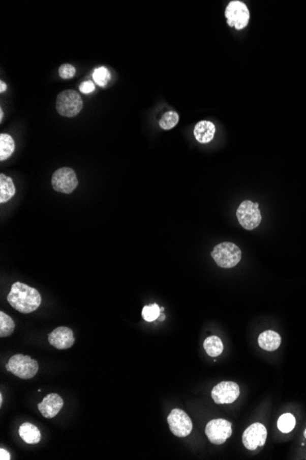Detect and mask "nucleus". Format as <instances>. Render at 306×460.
<instances>
[{
	"label": "nucleus",
	"instance_id": "a211bd4d",
	"mask_svg": "<svg viewBox=\"0 0 306 460\" xmlns=\"http://www.w3.org/2000/svg\"><path fill=\"white\" fill-rule=\"evenodd\" d=\"M15 142L10 135L2 133L0 135V161L10 158L14 153Z\"/></svg>",
	"mask_w": 306,
	"mask_h": 460
},
{
	"label": "nucleus",
	"instance_id": "f257e3e1",
	"mask_svg": "<svg viewBox=\"0 0 306 460\" xmlns=\"http://www.w3.org/2000/svg\"><path fill=\"white\" fill-rule=\"evenodd\" d=\"M11 306L21 313L35 312L42 303V296L37 289L21 282H15L7 297Z\"/></svg>",
	"mask_w": 306,
	"mask_h": 460
},
{
	"label": "nucleus",
	"instance_id": "9b49d317",
	"mask_svg": "<svg viewBox=\"0 0 306 460\" xmlns=\"http://www.w3.org/2000/svg\"><path fill=\"white\" fill-rule=\"evenodd\" d=\"M267 440V429L262 423H252L242 436L243 445L249 450H256L258 446H263Z\"/></svg>",
	"mask_w": 306,
	"mask_h": 460
},
{
	"label": "nucleus",
	"instance_id": "f3484780",
	"mask_svg": "<svg viewBox=\"0 0 306 460\" xmlns=\"http://www.w3.org/2000/svg\"><path fill=\"white\" fill-rule=\"evenodd\" d=\"M16 193L14 183L12 178L7 177L4 174L0 175V202L5 203L13 198Z\"/></svg>",
	"mask_w": 306,
	"mask_h": 460
},
{
	"label": "nucleus",
	"instance_id": "20e7f679",
	"mask_svg": "<svg viewBox=\"0 0 306 460\" xmlns=\"http://www.w3.org/2000/svg\"><path fill=\"white\" fill-rule=\"evenodd\" d=\"M83 109V100L80 94L72 89L60 92L56 99V110L62 116L73 118Z\"/></svg>",
	"mask_w": 306,
	"mask_h": 460
},
{
	"label": "nucleus",
	"instance_id": "f8f14e48",
	"mask_svg": "<svg viewBox=\"0 0 306 460\" xmlns=\"http://www.w3.org/2000/svg\"><path fill=\"white\" fill-rule=\"evenodd\" d=\"M74 341L73 331L65 326H60L49 334V343L60 350L72 347Z\"/></svg>",
	"mask_w": 306,
	"mask_h": 460
},
{
	"label": "nucleus",
	"instance_id": "423d86ee",
	"mask_svg": "<svg viewBox=\"0 0 306 460\" xmlns=\"http://www.w3.org/2000/svg\"><path fill=\"white\" fill-rule=\"evenodd\" d=\"M225 16L227 18L228 26L235 27L238 31L246 28L251 17L250 10L246 4L238 0L231 1L227 5Z\"/></svg>",
	"mask_w": 306,
	"mask_h": 460
},
{
	"label": "nucleus",
	"instance_id": "6ab92c4d",
	"mask_svg": "<svg viewBox=\"0 0 306 460\" xmlns=\"http://www.w3.org/2000/svg\"><path fill=\"white\" fill-rule=\"evenodd\" d=\"M204 348L208 356L216 358L222 354L224 345L218 336L212 335L204 340Z\"/></svg>",
	"mask_w": 306,
	"mask_h": 460
},
{
	"label": "nucleus",
	"instance_id": "6e6552de",
	"mask_svg": "<svg viewBox=\"0 0 306 460\" xmlns=\"http://www.w3.org/2000/svg\"><path fill=\"white\" fill-rule=\"evenodd\" d=\"M205 435L215 445H222L232 435V423L225 419L210 421L205 427Z\"/></svg>",
	"mask_w": 306,
	"mask_h": 460
},
{
	"label": "nucleus",
	"instance_id": "9d476101",
	"mask_svg": "<svg viewBox=\"0 0 306 460\" xmlns=\"http://www.w3.org/2000/svg\"><path fill=\"white\" fill-rule=\"evenodd\" d=\"M212 398L217 404L233 403L240 395V390L233 381H223L213 387Z\"/></svg>",
	"mask_w": 306,
	"mask_h": 460
},
{
	"label": "nucleus",
	"instance_id": "cd10ccee",
	"mask_svg": "<svg viewBox=\"0 0 306 460\" xmlns=\"http://www.w3.org/2000/svg\"><path fill=\"white\" fill-rule=\"evenodd\" d=\"M6 89H7V86H6L5 83L3 81H0V92L1 93L5 92Z\"/></svg>",
	"mask_w": 306,
	"mask_h": 460
},
{
	"label": "nucleus",
	"instance_id": "4be33fe9",
	"mask_svg": "<svg viewBox=\"0 0 306 460\" xmlns=\"http://www.w3.org/2000/svg\"><path fill=\"white\" fill-rule=\"evenodd\" d=\"M295 423H296V421L292 414H283L278 420L279 430L285 434L292 432L293 428L295 427Z\"/></svg>",
	"mask_w": 306,
	"mask_h": 460
},
{
	"label": "nucleus",
	"instance_id": "0eeeda50",
	"mask_svg": "<svg viewBox=\"0 0 306 460\" xmlns=\"http://www.w3.org/2000/svg\"><path fill=\"white\" fill-rule=\"evenodd\" d=\"M51 185L57 192L71 194L78 186V179L72 168H60L53 173L51 177Z\"/></svg>",
	"mask_w": 306,
	"mask_h": 460
},
{
	"label": "nucleus",
	"instance_id": "c85d7f7f",
	"mask_svg": "<svg viewBox=\"0 0 306 460\" xmlns=\"http://www.w3.org/2000/svg\"><path fill=\"white\" fill-rule=\"evenodd\" d=\"M3 115H4L3 111H2V110H0V120H1V122H2V120H3Z\"/></svg>",
	"mask_w": 306,
	"mask_h": 460
},
{
	"label": "nucleus",
	"instance_id": "a878e982",
	"mask_svg": "<svg viewBox=\"0 0 306 460\" xmlns=\"http://www.w3.org/2000/svg\"><path fill=\"white\" fill-rule=\"evenodd\" d=\"M95 89H96V88H95V85H94L92 81H86V82H84V83H82V84L80 85L79 87L80 91L84 94L92 93L94 90H95Z\"/></svg>",
	"mask_w": 306,
	"mask_h": 460
},
{
	"label": "nucleus",
	"instance_id": "4468645a",
	"mask_svg": "<svg viewBox=\"0 0 306 460\" xmlns=\"http://www.w3.org/2000/svg\"><path fill=\"white\" fill-rule=\"evenodd\" d=\"M216 133V127L213 122L209 121H201L195 125L194 130L195 139L200 144H208L213 139Z\"/></svg>",
	"mask_w": 306,
	"mask_h": 460
},
{
	"label": "nucleus",
	"instance_id": "f03ea898",
	"mask_svg": "<svg viewBox=\"0 0 306 460\" xmlns=\"http://www.w3.org/2000/svg\"><path fill=\"white\" fill-rule=\"evenodd\" d=\"M211 255L215 262L223 268L234 267L241 260V251L233 242L219 243L215 247Z\"/></svg>",
	"mask_w": 306,
	"mask_h": 460
},
{
	"label": "nucleus",
	"instance_id": "c756f323",
	"mask_svg": "<svg viewBox=\"0 0 306 460\" xmlns=\"http://www.w3.org/2000/svg\"><path fill=\"white\" fill-rule=\"evenodd\" d=\"M303 436H304V437L306 438V429L304 430V432H303Z\"/></svg>",
	"mask_w": 306,
	"mask_h": 460
},
{
	"label": "nucleus",
	"instance_id": "7c9ffc66",
	"mask_svg": "<svg viewBox=\"0 0 306 460\" xmlns=\"http://www.w3.org/2000/svg\"><path fill=\"white\" fill-rule=\"evenodd\" d=\"M164 311V308H161V312H163Z\"/></svg>",
	"mask_w": 306,
	"mask_h": 460
},
{
	"label": "nucleus",
	"instance_id": "ddd939ff",
	"mask_svg": "<svg viewBox=\"0 0 306 460\" xmlns=\"http://www.w3.org/2000/svg\"><path fill=\"white\" fill-rule=\"evenodd\" d=\"M64 407V400L59 394L51 393L43 398L42 402L38 404V409L45 418L55 417Z\"/></svg>",
	"mask_w": 306,
	"mask_h": 460
},
{
	"label": "nucleus",
	"instance_id": "1a4fd4ad",
	"mask_svg": "<svg viewBox=\"0 0 306 460\" xmlns=\"http://www.w3.org/2000/svg\"><path fill=\"white\" fill-rule=\"evenodd\" d=\"M167 421L171 431L175 437H188L193 430L192 420L182 410H172L168 416Z\"/></svg>",
	"mask_w": 306,
	"mask_h": 460
},
{
	"label": "nucleus",
	"instance_id": "b1692460",
	"mask_svg": "<svg viewBox=\"0 0 306 460\" xmlns=\"http://www.w3.org/2000/svg\"><path fill=\"white\" fill-rule=\"evenodd\" d=\"M161 315V308L157 304H149L143 308L142 317L146 321H154Z\"/></svg>",
	"mask_w": 306,
	"mask_h": 460
},
{
	"label": "nucleus",
	"instance_id": "39448f33",
	"mask_svg": "<svg viewBox=\"0 0 306 460\" xmlns=\"http://www.w3.org/2000/svg\"><path fill=\"white\" fill-rule=\"evenodd\" d=\"M237 218L242 227L249 231L254 230L261 223V213L259 203L244 200L237 209Z\"/></svg>",
	"mask_w": 306,
	"mask_h": 460
},
{
	"label": "nucleus",
	"instance_id": "aec40b11",
	"mask_svg": "<svg viewBox=\"0 0 306 460\" xmlns=\"http://www.w3.org/2000/svg\"><path fill=\"white\" fill-rule=\"evenodd\" d=\"M15 322L11 317L4 312H0V337H8L13 334Z\"/></svg>",
	"mask_w": 306,
	"mask_h": 460
},
{
	"label": "nucleus",
	"instance_id": "7ed1b4c3",
	"mask_svg": "<svg viewBox=\"0 0 306 460\" xmlns=\"http://www.w3.org/2000/svg\"><path fill=\"white\" fill-rule=\"evenodd\" d=\"M6 369L22 380H29L37 374L39 364L29 356L18 354L10 358Z\"/></svg>",
	"mask_w": 306,
	"mask_h": 460
},
{
	"label": "nucleus",
	"instance_id": "bb28decb",
	"mask_svg": "<svg viewBox=\"0 0 306 460\" xmlns=\"http://www.w3.org/2000/svg\"><path fill=\"white\" fill-rule=\"evenodd\" d=\"M0 459L1 460H10V455L8 451L1 448L0 449Z\"/></svg>",
	"mask_w": 306,
	"mask_h": 460
},
{
	"label": "nucleus",
	"instance_id": "393cba45",
	"mask_svg": "<svg viewBox=\"0 0 306 460\" xmlns=\"http://www.w3.org/2000/svg\"><path fill=\"white\" fill-rule=\"evenodd\" d=\"M75 73H76V70L74 68V66L70 64H64V65H60V68H59V74H60V77L64 79L73 78Z\"/></svg>",
	"mask_w": 306,
	"mask_h": 460
},
{
	"label": "nucleus",
	"instance_id": "5701e85b",
	"mask_svg": "<svg viewBox=\"0 0 306 460\" xmlns=\"http://www.w3.org/2000/svg\"><path fill=\"white\" fill-rule=\"evenodd\" d=\"M93 78L94 81L98 86L105 88L111 78V75H110V72L108 71V69L102 66V67H98L94 71Z\"/></svg>",
	"mask_w": 306,
	"mask_h": 460
},
{
	"label": "nucleus",
	"instance_id": "2eb2a0df",
	"mask_svg": "<svg viewBox=\"0 0 306 460\" xmlns=\"http://www.w3.org/2000/svg\"><path fill=\"white\" fill-rule=\"evenodd\" d=\"M259 345L266 351H275L280 347L282 338L278 333L274 331H265L259 336Z\"/></svg>",
	"mask_w": 306,
	"mask_h": 460
},
{
	"label": "nucleus",
	"instance_id": "412c9836",
	"mask_svg": "<svg viewBox=\"0 0 306 460\" xmlns=\"http://www.w3.org/2000/svg\"><path fill=\"white\" fill-rule=\"evenodd\" d=\"M179 122V115L175 112H168L163 115L159 121V125L163 130H171L174 128Z\"/></svg>",
	"mask_w": 306,
	"mask_h": 460
},
{
	"label": "nucleus",
	"instance_id": "dca6fc26",
	"mask_svg": "<svg viewBox=\"0 0 306 460\" xmlns=\"http://www.w3.org/2000/svg\"><path fill=\"white\" fill-rule=\"evenodd\" d=\"M19 437L25 443L29 445H35L41 441L42 434L40 430L33 423H22L19 429Z\"/></svg>",
	"mask_w": 306,
	"mask_h": 460
}]
</instances>
